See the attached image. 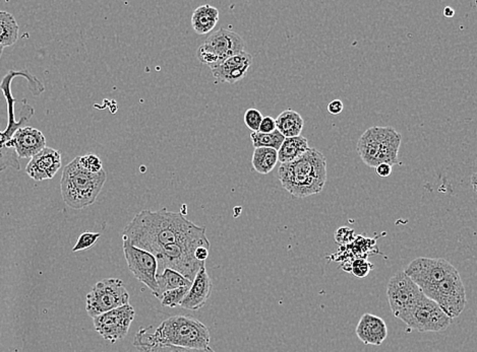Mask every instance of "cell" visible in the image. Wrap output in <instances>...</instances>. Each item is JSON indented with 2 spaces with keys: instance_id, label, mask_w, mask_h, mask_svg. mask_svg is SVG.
Segmentation results:
<instances>
[{
  "instance_id": "cell-16",
  "label": "cell",
  "mask_w": 477,
  "mask_h": 352,
  "mask_svg": "<svg viewBox=\"0 0 477 352\" xmlns=\"http://www.w3.org/2000/svg\"><path fill=\"white\" fill-rule=\"evenodd\" d=\"M9 146L16 151L19 159H32L46 147V139L39 129L23 126L14 132Z\"/></svg>"
},
{
  "instance_id": "cell-37",
  "label": "cell",
  "mask_w": 477,
  "mask_h": 352,
  "mask_svg": "<svg viewBox=\"0 0 477 352\" xmlns=\"http://www.w3.org/2000/svg\"><path fill=\"white\" fill-rule=\"evenodd\" d=\"M376 172L379 177L388 178L392 174V166L388 164H381L376 166Z\"/></svg>"
},
{
  "instance_id": "cell-2",
  "label": "cell",
  "mask_w": 477,
  "mask_h": 352,
  "mask_svg": "<svg viewBox=\"0 0 477 352\" xmlns=\"http://www.w3.org/2000/svg\"><path fill=\"white\" fill-rule=\"evenodd\" d=\"M210 341V331L204 323L189 316L177 315L165 319L157 328H142L132 344L139 351L150 352L158 346L205 349Z\"/></svg>"
},
{
  "instance_id": "cell-5",
  "label": "cell",
  "mask_w": 477,
  "mask_h": 352,
  "mask_svg": "<svg viewBox=\"0 0 477 352\" xmlns=\"http://www.w3.org/2000/svg\"><path fill=\"white\" fill-rule=\"evenodd\" d=\"M402 135L393 127H370L356 145V151L365 165L376 168L381 164L398 165Z\"/></svg>"
},
{
  "instance_id": "cell-15",
  "label": "cell",
  "mask_w": 477,
  "mask_h": 352,
  "mask_svg": "<svg viewBox=\"0 0 477 352\" xmlns=\"http://www.w3.org/2000/svg\"><path fill=\"white\" fill-rule=\"evenodd\" d=\"M61 152L46 146L30 159L26 166V173L37 182L51 180L61 168Z\"/></svg>"
},
{
  "instance_id": "cell-35",
  "label": "cell",
  "mask_w": 477,
  "mask_h": 352,
  "mask_svg": "<svg viewBox=\"0 0 477 352\" xmlns=\"http://www.w3.org/2000/svg\"><path fill=\"white\" fill-rule=\"evenodd\" d=\"M346 235H347V237L353 238V230L346 227L339 228V230L336 232V241L338 242H348V239L346 238Z\"/></svg>"
},
{
  "instance_id": "cell-29",
  "label": "cell",
  "mask_w": 477,
  "mask_h": 352,
  "mask_svg": "<svg viewBox=\"0 0 477 352\" xmlns=\"http://www.w3.org/2000/svg\"><path fill=\"white\" fill-rule=\"evenodd\" d=\"M100 237H101L100 233H83V234H80V237H78V241L75 242V247L73 248V253L92 248V247H94L95 245H96Z\"/></svg>"
},
{
  "instance_id": "cell-9",
  "label": "cell",
  "mask_w": 477,
  "mask_h": 352,
  "mask_svg": "<svg viewBox=\"0 0 477 352\" xmlns=\"http://www.w3.org/2000/svg\"><path fill=\"white\" fill-rule=\"evenodd\" d=\"M457 270L445 259L420 257L409 263L404 273L426 294L436 284L450 277Z\"/></svg>"
},
{
  "instance_id": "cell-22",
  "label": "cell",
  "mask_w": 477,
  "mask_h": 352,
  "mask_svg": "<svg viewBox=\"0 0 477 352\" xmlns=\"http://www.w3.org/2000/svg\"><path fill=\"white\" fill-rule=\"evenodd\" d=\"M308 149H310V146H308V139L303 135L285 139L283 144L278 151V161H280L281 165L282 164L290 163L294 159L303 156Z\"/></svg>"
},
{
  "instance_id": "cell-19",
  "label": "cell",
  "mask_w": 477,
  "mask_h": 352,
  "mask_svg": "<svg viewBox=\"0 0 477 352\" xmlns=\"http://www.w3.org/2000/svg\"><path fill=\"white\" fill-rule=\"evenodd\" d=\"M355 333L367 346H379L388 336V328L383 319L365 314L358 322Z\"/></svg>"
},
{
  "instance_id": "cell-36",
  "label": "cell",
  "mask_w": 477,
  "mask_h": 352,
  "mask_svg": "<svg viewBox=\"0 0 477 352\" xmlns=\"http://www.w3.org/2000/svg\"><path fill=\"white\" fill-rule=\"evenodd\" d=\"M209 254H210V248H208V247H199L194 251V258L198 261H201V262H206Z\"/></svg>"
},
{
  "instance_id": "cell-23",
  "label": "cell",
  "mask_w": 477,
  "mask_h": 352,
  "mask_svg": "<svg viewBox=\"0 0 477 352\" xmlns=\"http://www.w3.org/2000/svg\"><path fill=\"white\" fill-rule=\"evenodd\" d=\"M19 25L13 14L0 11V46L11 47L18 42Z\"/></svg>"
},
{
  "instance_id": "cell-32",
  "label": "cell",
  "mask_w": 477,
  "mask_h": 352,
  "mask_svg": "<svg viewBox=\"0 0 477 352\" xmlns=\"http://www.w3.org/2000/svg\"><path fill=\"white\" fill-rule=\"evenodd\" d=\"M150 352H215L210 346L205 349L182 348V347L158 346Z\"/></svg>"
},
{
  "instance_id": "cell-18",
  "label": "cell",
  "mask_w": 477,
  "mask_h": 352,
  "mask_svg": "<svg viewBox=\"0 0 477 352\" xmlns=\"http://www.w3.org/2000/svg\"><path fill=\"white\" fill-rule=\"evenodd\" d=\"M212 279L206 270V266H201L179 306L184 310L199 311L208 302L209 297L212 294Z\"/></svg>"
},
{
  "instance_id": "cell-10",
  "label": "cell",
  "mask_w": 477,
  "mask_h": 352,
  "mask_svg": "<svg viewBox=\"0 0 477 352\" xmlns=\"http://www.w3.org/2000/svg\"><path fill=\"white\" fill-rule=\"evenodd\" d=\"M436 302L449 318H457L466 306V292L459 272L453 273L424 294Z\"/></svg>"
},
{
  "instance_id": "cell-6",
  "label": "cell",
  "mask_w": 477,
  "mask_h": 352,
  "mask_svg": "<svg viewBox=\"0 0 477 352\" xmlns=\"http://www.w3.org/2000/svg\"><path fill=\"white\" fill-rule=\"evenodd\" d=\"M130 302L125 282L120 278H105L98 282L85 297V311L91 318L125 306Z\"/></svg>"
},
{
  "instance_id": "cell-30",
  "label": "cell",
  "mask_w": 477,
  "mask_h": 352,
  "mask_svg": "<svg viewBox=\"0 0 477 352\" xmlns=\"http://www.w3.org/2000/svg\"><path fill=\"white\" fill-rule=\"evenodd\" d=\"M263 118L262 113L260 111L253 108L248 109L244 114V123L251 132H258Z\"/></svg>"
},
{
  "instance_id": "cell-25",
  "label": "cell",
  "mask_w": 477,
  "mask_h": 352,
  "mask_svg": "<svg viewBox=\"0 0 477 352\" xmlns=\"http://www.w3.org/2000/svg\"><path fill=\"white\" fill-rule=\"evenodd\" d=\"M157 284L159 287V297L163 292L167 290L179 289V287H189L192 282L182 277L177 271L165 268L161 273L157 274Z\"/></svg>"
},
{
  "instance_id": "cell-4",
  "label": "cell",
  "mask_w": 477,
  "mask_h": 352,
  "mask_svg": "<svg viewBox=\"0 0 477 352\" xmlns=\"http://www.w3.org/2000/svg\"><path fill=\"white\" fill-rule=\"evenodd\" d=\"M107 179L105 171L90 173L78 164V156L64 166L61 180V196L70 208L84 209L98 198Z\"/></svg>"
},
{
  "instance_id": "cell-11",
  "label": "cell",
  "mask_w": 477,
  "mask_h": 352,
  "mask_svg": "<svg viewBox=\"0 0 477 352\" xmlns=\"http://www.w3.org/2000/svg\"><path fill=\"white\" fill-rule=\"evenodd\" d=\"M123 254L130 272L140 282L144 283L152 294L159 299V287L157 284L158 261L153 254L132 246L127 240H122Z\"/></svg>"
},
{
  "instance_id": "cell-38",
  "label": "cell",
  "mask_w": 477,
  "mask_h": 352,
  "mask_svg": "<svg viewBox=\"0 0 477 352\" xmlns=\"http://www.w3.org/2000/svg\"><path fill=\"white\" fill-rule=\"evenodd\" d=\"M443 14H444V16H446V18H453V16H454L455 11H454V9H452V7L447 6V7H445V9H444Z\"/></svg>"
},
{
  "instance_id": "cell-17",
  "label": "cell",
  "mask_w": 477,
  "mask_h": 352,
  "mask_svg": "<svg viewBox=\"0 0 477 352\" xmlns=\"http://www.w3.org/2000/svg\"><path fill=\"white\" fill-rule=\"evenodd\" d=\"M253 64V56L246 52L229 57L219 65L211 68L214 78L219 82L235 83L243 80Z\"/></svg>"
},
{
  "instance_id": "cell-3",
  "label": "cell",
  "mask_w": 477,
  "mask_h": 352,
  "mask_svg": "<svg viewBox=\"0 0 477 352\" xmlns=\"http://www.w3.org/2000/svg\"><path fill=\"white\" fill-rule=\"evenodd\" d=\"M282 187L298 198L319 194L327 182L326 156L310 147L299 158L282 164L278 170Z\"/></svg>"
},
{
  "instance_id": "cell-8",
  "label": "cell",
  "mask_w": 477,
  "mask_h": 352,
  "mask_svg": "<svg viewBox=\"0 0 477 352\" xmlns=\"http://www.w3.org/2000/svg\"><path fill=\"white\" fill-rule=\"evenodd\" d=\"M424 296L419 287L405 274L404 271L396 273L389 280L387 297L391 311L402 322H406Z\"/></svg>"
},
{
  "instance_id": "cell-31",
  "label": "cell",
  "mask_w": 477,
  "mask_h": 352,
  "mask_svg": "<svg viewBox=\"0 0 477 352\" xmlns=\"http://www.w3.org/2000/svg\"><path fill=\"white\" fill-rule=\"evenodd\" d=\"M372 267H374V265L370 264L367 259H357L352 263L351 271L356 277L365 278L369 275L370 271L372 270Z\"/></svg>"
},
{
  "instance_id": "cell-21",
  "label": "cell",
  "mask_w": 477,
  "mask_h": 352,
  "mask_svg": "<svg viewBox=\"0 0 477 352\" xmlns=\"http://www.w3.org/2000/svg\"><path fill=\"white\" fill-rule=\"evenodd\" d=\"M275 123H276V129L283 135L285 139L299 137L305 126V120L301 117L300 114L290 109L279 114V116L275 119Z\"/></svg>"
},
{
  "instance_id": "cell-28",
  "label": "cell",
  "mask_w": 477,
  "mask_h": 352,
  "mask_svg": "<svg viewBox=\"0 0 477 352\" xmlns=\"http://www.w3.org/2000/svg\"><path fill=\"white\" fill-rule=\"evenodd\" d=\"M78 164L90 173H99L103 170V164L98 156L94 154H87L85 156H78Z\"/></svg>"
},
{
  "instance_id": "cell-26",
  "label": "cell",
  "mask_w": 477,
  "mask_h": 352,
  "mask_svg": "<svg viewBox=\"0 0 477 352\" xmlns=\"http://www.w3.org/2000/svg\"><path fill=\"white\" fill-rule=\"evenodd\" d=\"M251 139L255 149L270 147L278 151L283 144L285 137L276 129L271 133L251 132Z\"/></svg>"
},
{
  "instance_id": "cell-34",
  "label": "cell",
  "mask_w": 477,
  "mask_h": 352,
  "mask_svg": "<svg viewBox=\"0 0 477 352\" xmlns=\"http://www.w3.org/2000/svg\"><path fill=\"white\" fill-rule=\"evenodd\" d=\"M344 105L342 103L340 100H334V101L330 102L327 105V112H329L331 115H339L343 111Z\"/></svg>"
},
{
  "instance_id": "cell-14",
  "label": "cell",
  "mask_w": 477,
  "mask_h": 352,
  "mask_svg": "<svg viewBox=\"0 0 477 352\" xmlns=\"http://www.w3.org/2000/svg\"><path fill=\"white\" fill-rule=\"evenodd\" d=\"M21 119L16 120V117H9V125L6 132H0V172L7 168H14L16 171L21 170L20 161L16 151L9 146V142L19 128L23 127V124L30 120L34 115V109L27 102H23L21 107Z\"/></svg>"
},
{
  "instance_id": "cell-20",
  "label": "cell",
  "mask_w": 477,
  "mask_h": 352,
  "mask_svg": "<svg viewBox=\"0 0 477 352\" xmlns=\"http://www.w3.org/2000/svg\"><path fill=\"white\" fill-rule=\"evenodd\" d=\"M220 14L216 7L204 4L194 9L192 16V26L198 35H206L212 32L219 21Z\"/></svg>"
},
{
  "instance_id": "cell-7",
  "label": "cell",
  "mask_w": 477,
  "mask_h": 352,
  "mask_svg": "<svg viewBox=\"0 0 477 352\" xmlns=\"http://www.w3.org/2000/svg\"><path fill=\"white\" fill-rule=\"evenodd\" d=\"M244 49L243 39L232 31L220 28L206 39L199 47L196 56L201 63L213 68L229 57L241 53Z\"/></svg>"
},
{
  "instance_id": "cell-12",
  "label": "cell",
  "mask_w": 477,
  "mask_h": 352,
  "mask_svg": "<svg viewBox=\"0 0 477 352\" xmlns=\"http://www.w3.org/2000/svg\"><path fill=\"white\" fill-rule=\"evenodd\" d=\"M135 311L130 304L93 318L95 330L105 341L114 344L127 337Z\"/></svg>"
},
{
  "instance_id": "cell-24",
  "label": "cell",
  "mask_w": 477,
  "mask_h": 352,
  "mask_svg": "<svg viewBox=\"0 0 477 352\" xmlns=\"http://www.w3.org/2000/svg\"><path fill=\"white\" fill-rule=\"evenodd\" d=\"M278 163V151L270 147H258L253 151V169L258 174L267 175L274 170Z\"/></svg>"
},
{
  "instance_id": "cell-13",
  "label": "cell",
  "mask_w": 477,
  "mask_h": 352,
  "mask_svg": "<svg viewBox=\"0 0 477 352\" xmlns=\"http://www.w3.org/2000/svg\"><path fill=\"white\" fill-rule=\"evenodd\" d=\"M452 323L436 302L426 296L422 297L419 303L412 311L405 324L419 332H441Z\"/></svg>"
},
{
  "instance_id": "cell-39",
  "label": "cell",
  "mask_w": 477,
  "mask_h": 352,
  "mask_svg": "<svg viewBox=\"0 0 477 352\" xmlns=\"http://www.w3.org/2000/svg\"><path fill=\"white\" fill-rule=\"evenodd\" d=\"M2 53H4V48L0 46V59H1Z\"/></svg>"
},
{
  "instance_id": "cell-1",
  "label": "cell",
  "mask_w": 477,
  "mask_h": 352,
  "mask_svg": "<svg viewBox=\"0 0 477 352\" xmlns=\"http://www.w3.org/2000/svg\"><path fill=\"white\" fill-rule=\"evenodd\" d=\"M206 232V228L194 225L182 213L142 210L125 228L122 240L154 255L159 249L175 244L211 248Z\"/></svg>"
},
{
  "instance_id": "cell-27",
  "label": "cell",
  "mask_w": 477,
  "mask_h": 352,
  "mask_svg": "<svg viewBox=\"0 0 477 352\" xmlns=\"http://www.w3.org/2000/svg\"><path fill=\"white\" fill-rule=\"evenodd\" d=\"M189 287H191V285H189V287H179V289L167 290V292H163V294H161V297H159L161 304H162L163 306H165V308L171 309L179 306L180 304L184 301L185 296H187V292H189Z\"/></svg>"
},
{
  "instance_id": "cell-33",
  "label": "cell",
  "mask_w": 477,
  "mask_h": 352,
  "mask_svg": "<svg viewBox=\"0 0 477 352\" xmlns=\"http://www.w3.org/2000/svg\"><path fill=\"white\" fill-rule=\"evenodd\" d=\"M276 130V123L275 119L271 116H266L263 118L262 123H261L258 132L261 133H271Z\"/></svg>"
}]
</instances>
